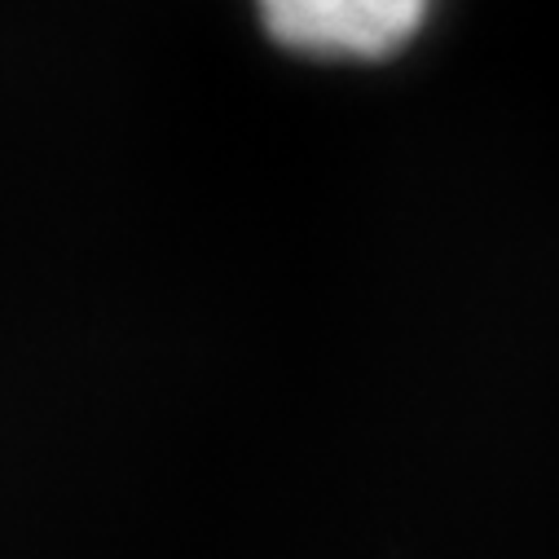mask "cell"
Returning <instances> with one entry per match:
<instances>
[{
    "mask_svg": "<svg viewBox=\"0 0 559 559\" xmlns=\"http://www.w3.org/2000/svg\"><path fill=\"white\" fill-rule=\"evenodd\" d=\"M264 27L318 58H383L428 19L432 0H255Z\"/></svg>",
    "mask_w": 559,
    "mask_h": 559,
    "instance_id": "obj_1",
    "label": "cell"
}]
</instances>
